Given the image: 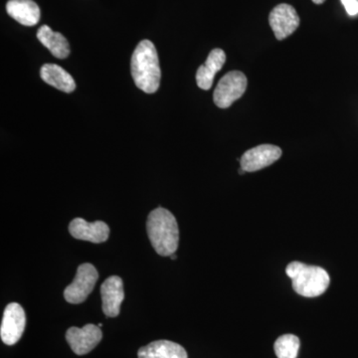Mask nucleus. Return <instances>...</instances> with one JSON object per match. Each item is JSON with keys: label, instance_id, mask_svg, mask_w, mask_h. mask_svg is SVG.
Wrapping results in <instances>:
<instances>
[{"label": "nucleus", "instance_id": "nucleus-9", "mask_svg": "<svg viewBox=\"0 0 358 358\" xmlns=\"http://www.w3.org/2000/svg\"><path fill=\"white\" fill-rule=\"evenodd\" d=\"M281 155L282 150L279 147L273 145H259L247 150L242 155L240 164L241 169L246 173H254L274 164Z\"/></svg>", "mask_w": 358, "mask_h": 358}, {"label": "nucleus", "instance_id": "nucleus-10", "mask_svg": "<svg viewBox=\"0 0 358 358\" xmlns=\"http://www.w3.org/2000/svg\"><path fill=\"white\" fill-rule=\"evenodd\" d=\"M69 231L70 234L76 239L96 244L107 241L110 235L109 226L103 221L87 222L83 218L71 221Z\"/></svg>", "mask_w": 358, "mask_h": 358}, {"label": "nucleus", "instance_id": "nucleus-3", "mask_svg": "<svg viewBox=\"0 0 358 358\" xmlns=\"http://www.w3.org/2000/svg\"><path fill=\"white\" fill-rule=\"evenodd\" d=\"M287 275L293 282V289L300 296L315 298L329 288L331 278L324 268L301 262L289 263Z\"/></svg>", "mask_w": 358, "mask_h": 358}, {"label": "nucleus", "instance_id": "nucleus-2", "mask_svg": "<svg viewBox=\"0 0 358 358\" xmlns=\"http://www.w3.org/2000/svg\"><path fill=\"white\" fill-rule=\"evenodd\" d=\"M150 243L160 256H171L178 250L179 230L178 221L171 211L159 207L150 212L147 222Z\"/></svg>", "mask_w": 358, "mask_h": 358}, {"label": "nucleus", "instance_id": "nucleus-1", "mask_svg": "<svg viewBox=\"0 0 358 358\" xmlns=\"http://www.w3.org/2000/svg\"><path fill=\"white\" fill-rule=\"evenodd\" d=\"M131 76L134 84L147 94H154L159 88L160 72L159 55L150 40H143L134 49L131 60Z\"/></svg>", "mask_w": 358, "mask_h": 358}, {"label": "nucleus", "instance_id": "nucleus-18", "mask_svg": "<svg viewBox=\"0 0 358 358\" xmlns=\"http://www.w3.org/2000/svg\"><path fill=\"white\" fill-rule=\"evenodd\" d=\"M341 3L345 6L346 13L350 16L357 15L358 13V0H341Z\"/></svg>", "mask_w": 358, "mask_h": 358}, {"label": "nucleus", "instance_id": "nucleus-8", "mask_svg": "<svg viewBox=\"0 0 358 358\" xmlns=\"http://www.w3.org/2000/svg\"><path fill=\"white\" fill-rule=\"evenodd\" d=\"M102 331L95 324H86L82 329L73 327L66 333V339L70 348L77 355H87L102 341Z\"/></svg>", "mask_w": 358, "mask_h": 358}, {"label": "nucleus", "instance_id": "nucleus-11", "mask_svg": "<svg viewBox=\"0 0 358 358\" xmlns=\"http://www.w3.org/2000/svg\"><path fill=\"white\" fill-rule=\"evenodd\" d=\"M101 296L103 313L109 317H117L124 299V284L121 278L117 275L108 278L101 287Z\"/></svg>", "mask_w": 358, "mask_h": 358}, {"label": "nucleus", "instance_id": "nucleus-19", "mask_svg": "<svg viewBox=\"0 0 358 358\" xmlns=\"http://www.w3.org/2000/svg\"><path fill=\"white\" fill-rule=\"evenodd\" d=\"M324 1H326V0H313V3L315 4H322L324 3Z\"/></svg>", "mask_w": 358, "mask_h": 358}, {"label": "nucleus", "instance_id": "nucleus-5", "mask_svg": "<svg viewBox=\"0 0 358 358\" xmlns=\"http://www.w3.org/2000/svg\"><path fill=\"white\" fill-rule=\"evenodd\" d=\"M98 279V271L92 264H82L78 267L74 281L65 289V300L74 305L83 303L93 291Z\"/></svg>", "mask_w": 358, "mask_h": 358}, {"label": "nucleus", "instance_id": "nucleus-20", "mask_svg": "<svg viewBox=\"0 0 358 358\" xmlns=\"http://www.w3.org/2000/svg\"><path fill=\"white\" fill-rule=\"evenodd\" d=\"M176 258H178V257H176V254H173V255L171 256V260H176Z\"/></svg>", "mask_w": 358, "mask_h": 358}, {"label": "nucleus", "instance_id": "nucleus-12", "mask_svg": "<svg viewBox=\"0 0 358 358\" xmlns=\"http://www.w3.org/2000/svg\"><path fill=\"white\" fill-rule=\"evenodd\" d=\"M226 54L222 49H214L209 53L203 65L200 66L196 73V82L200 89L209 90L213 84L214 77L225 64Z\"/></svg>", "mask_w": 358, "mask_h": 358}, {"label": "nucleus", "instance_id": "nucleus-4", "mask_svg": "<svg viewBox=\"0 0 358 358\" xmlns=\"http://www.w3.org/2000/svg\"><path fill=\"white\" fill-rule=\"evenodd\" d=\"M247 78L240 71H231L221 78L214 91L213 100L220 109H227L235 101L244 95Z\"/></svg>", "mask_w": 358, "mask_h": 358}, {"label": "nucleus", "instance_id": "nucleus-15", "mask_svg": "<svg viewBox=\"0 0 358 358\" xmlns=\"http://www.w3.org/2000/svg\"><path fill=\"white\" fill-rule=\"evenodd\" d=\"M42 80L54 88L65 92V93H72L76 89V83L72 76L63 69L62 67L56 64H45L42 66L40 71Z\"/></svg>", "mask_w": 358, "mask_h": 358}, {"label": "nucleus", "instance_id": "nucleus-21", "mask_svg": "<svg viewBox=\"0 0 358 358\" xmlns=\"http://www.w3.org/2000/svg\"><path fill=\"white\" fill-rule=\"evenodd\" d=\"M98 326L100 327H103V324H99Z\"/></svg>", "mask_w": 358, "mask_h": 358}, {"label": "nucleus", "instance_id": "nucleus-14", "mask_svg": "<svg viewBox=\"0 0 358 358\" xmlns=\"http://www.w3.org/2000/svg\"><path fill=\"white\" fill-rule=\"evenodd\" d=\"M138 358H187L182 346L169 341H157L140 348Z\"/></svg>", "mask_w": 358, "mask_h": 358}, {"label": "nucleus", "instance_id": "nucleus-16", "mask_svg": "<svg viewBox=\"0 0 358 358\" xmlns=\"http://www.w3.org/2000/svg\"><path fill=\"white\" fill-rule=\"evenodd\" d=\"M37 38L51 52L54 57L65 59L69 56L70 47L67 39L61 33L54 32L49 26L43 25L39 28Z\"/></svg>", "mask_w": 358, "mask_h": 358}, {"label": "nucleus", "instance_id": "nucleus-17", "mask_svg": "<svg viewBox=\"0 0 358 358\" xmlns=\"http://www.w3.org/2000/svg\"><path fill=\"white\" fill-rule=\"evenodd\" d=\"M300 339L294 334H284L275 341L274 348L278 358H296L300 350Z\"/></svg>", "mask_w": 358, "mask_h": 358}, {"label": "nucleus", "instance_id": "nucleus-13", "mask_svg": "<svg viewBox=\"0 0 358 358\" xmlns=\"http://www.w3.org/2000/svg\"><path fill=\"white\" fill-rule=\"evenodd\" d=\"M6 11L14 20L25 26L36 25L40 20L39 6L33 0H9Z\"/></svg>", "mask_w": 358, "mask_h": 358}, {"label": "nucleus", "instance_id": "nucleus-6", "mask_svg": "<svg viewBox=\"0 0 358 358\" xmlns=\"http://www.w3.org/2000/svg\"><path fill=\"white\" fill-rule=\"evenodd\" d=\"M24 310L20 303H11L4 310L3 319L0 327L1 341L7 345H13L22 336L25 329Z\"/></svg>", "mask_w": 358, "mask_h": 358}, {"label": "nucleus", "instance_id": "nucleus-7", "mask_svg": "<svg viewBox=\"0 0 358 358\" xmlns=\"http://www.w3.org/2000/svg\"><path fill=\"white\" fill-rule=\"evenodd\" d=\"M268 23L275 38L284 40L298 29L300 26V17L293 6L282 3L271 11Z\"/></svg>", "mask_w": 358, "mask_h": 358}]
</instances>
